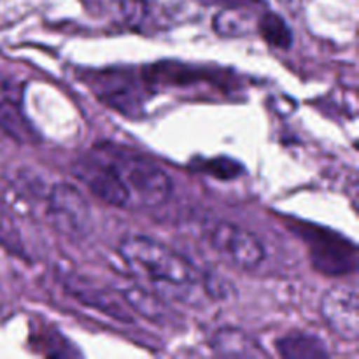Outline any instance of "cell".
Masks as SVG:
<instances>
[{
  "label": "cell",
  "mask_w": 359,
  "mask_h": 359,
  "mask_svg": "<svg viewBox=\"0 0 359 359\" xmlns=\"http://www.w3.org/2000/svg\"><path fill=\"white\" fill-rule=\"evenodd\" d=\"M119 256L140 279L167 286H196L202 273L181 252L144 235H132L119 244Z\"/></svg>",
  "instance_id": "6da1fadb"
},
{
  "label": "cell",
  "mask_w": 359,
  "mask_h": 359,
  "mask_svg": "<svg viewBox=\"0 0 359 359\" xmlns=\"http://www.w3.org/2000/svg\"><path fill=\"white\" fill-rule=\"evenodd\" d=\"M118 172L119 179L130 193V200L137 198L142 205L156 207L167 202L172 195V179L160 165L149 158L128 149H100Z\"/></svg>",
  "instance_id": "7a4b0ae2"
},
{
  "label": "cell",
  "mask_w": 359,
  "mask_h": 359,
  "mask_svg": "<svg viewBox=\"0 0 359 359\" xmlns=\"http://www.w3.org/2000/svg\"><path fill=\"white\" fill-rule=\"evenodd\" d=\"M72 172L76 179H79L102 202L112 207H126L132 202L128 189L119 179L114 165L100 149L79 158L72 165Z\"/></svg>",
  "instance_id": "3957f363"
},
{
  "label": "cell",
  "mask_w": 359,
  "mask_h": 359,
  "mask_svg": "<svg viewBox=\"0 0 359 359\" xmlns=\"http://www.w3.org/2000/svg\"><path fill=\"white\" fill-rule=\"evenodd\" d=\"M210 244L224 259L245 272L256 270L265 259V248L259 238L228 221H221L214 226Z\"/></svg>",
  "instance_id": "277c9868"
},
{
  "label": "cell",
  "mask_w": 359,
  "mask_h": 359,
  "mask_svg": "<svg viewBox=\"0 0 359 359\" xmlns=\"http://www.w3.org/2000/svg\"><path fill=\"white\" fill-rule=\"evenodd\" d=\"M49 217L58 231L69 237H84L91 223V210L79 189L58 182L49 191Z\"/></svg>",
  "instance_id": "5b68a950"
},
{
  "label": "cell",
  "mask_w": 359,
  "mask_h": 359,
  "mask_svg": "<svg viewBox=\"0 0 359 359\" xmlns=\"http://www.w3.org/2000/svg\"><path fill=\"white\" fill-rule=\"evenodd\" d=\"M325 325L344 340L359 339V298L358 291L349 286H335L325 291L319 304Z\"/></svg>",
  "instance_id": "8992f818"
},
{
  "label": "cell",
  "mask_w": 359,
  "mask_h": 359,
  "mask_svg": "<svg viewBox=\"0 0 359 359\" xmlns=\"http://www.w3.org/2000/svg\"><path fill=\"white\" fill-rule=\"evenodd\" d=\"M67 291L83 305H88V307L95 309L102 314H107L109 318L116 319L123 325L133 323L132 312H130L126 302L119 300L114 293H111L105 287L97 286L91 280L83 279V277H70L67 280Z\"/></svg>",
  "instance_id": "52a82bcc"
},
{
  "label": "cell",
  "mask_w": 359,
  "mask_h": 359,
  "mask_svg": "<svg viewBox=\"0 0 359 359\" xmlns=\"http://www.w3.org/2000/svg\"><path fill=\"white\" fill-rule=\"evenodd\" d=\"M210 351L224 358H265L266 353L249 333L237 328H221L210 337Z\"/></svg>",
  "instance_id": "ba28073f"
},
{
  "label": "cell",
  "mask_w": 359,
  "mask_h": 359,
  "mask_svg": "<svg viewBox=\"0 0 359 359\" xmlns=\"http://www.w3.org/2000/svg\"><path fill=\"white\" fill-rule=\"evenodd\" d=\"M277 351L287 359H319L328 358L330 353L321 339L309 333H290L277 340Z\"/></svg>",
  "instance_id": "9c48e42d"
},
{
  "label": "cell",
  "mask_w": 359,
  "mask_h": 359,
  "mask_svg": "<svg viewBox=\"0 0 359 359\" xmlns=\"http://www.w3.org/2000/svg\"><path fill=\"white\" fill-rule=\"evenodd\" d=\"M256 30L259 32V35H262L272 48H279L286 51V49H290L291 44H293V32L287 27L284 18H280L279 14H263L258 20V23H256Z\"/></svg>",
  "instance_id": "30bf717a"
},
{
  "label": "cell",
  "mask_w": 359,
  "mask_h": 359,
  "mask_svg": "<svg viewBox=\"0 0 359 359\" xmlns=\"http://www.w3.org/2000/svg\"><path fill=\"white\" fill-rule=\"evenodd\" d=\"M312 258H314L316 266L323 272H344L349 270L347 262L354 263L353 258H347V251H344V244H332V238L326 242H319L312 248Z\"/></svg>",
  "instance_id": "8fae6325"
},
{
  "label": "cell",
  "mask_w": 359,
  "mask_h": 359,
  "mask_svg": "<svg viewBox=\"0 0 359 359\" xmlns=\"http://www.w3.org/2000/svg\"><path fill=\"white\" fill-rule=\"evenodd\" d=\"M214 30L224 37H238L255 30L256 23H252L251 14L242 9H224L217 13L212 20Z\"/></svg>",
  "instance_id": "7c38bea8"
},
{
  "label": "cell",
  "mask_w": 359,
  "mask_h": 359,
  "mask_svg": "<svg viewBox=\"0 0 359 359\" xmlns=\"http://www.w3.org/2000/svg\"><path fill=\"white\" fill-rule=\"evenodd\" d=\"M126 305L137 312V314L144 316L146 319L151 321H163L167 318V311L163 307V302L158 300L154 294L147 293L142 287H128L123 293Z\"/></svg>",
  "instance_id": "4fadbf2b"
},
{
  "label": "cell",
  "mask_w": 359,
  "mask_h": 359,
  "mask_svg": "<svg viewBox=\"0 0 359 359\" xmlns=\"http://www.w3.org/2000/svg\"><path fill=\"white\" fill-rule=\"evenodd\" d=\"M210 174L216 175L217 179H233L238 172H242V167L237 161L226 160V158H219V160H212L207 165Z\"/></svg>",
  "instance_id": "5bb4252c"
},
{
  "label": "cell",
  "mask_w": 359,
  "mask_h": 359,
  "mask_svg": "<svg viewBox=\"0 0 359 359\" xmlns=\"http://www.w3.org/2000/svg\"><path fill=\"white\" fill-rule=\"evenodd\" d=\"M23 7V0H0V18H9L11 13L20 11Z\"/></svg>",
  "instance_id": "9a60e30c"
},
{
  "label": "cell",
  "mask_w": 359,
  "mask_h": 359,
  "mask_svg": "<svg viewBox=\"0 0 359 359\" xmlns=\"http://www.w3.org/2000/svg\"><path fill=\"white\" fill-rule=\"evenodd\" d=\"M4 102H6V86H4V81L0 79V107L4 105Z\"/></svg>",
  "instance_id": "2e32d148"
}]
</instances>
